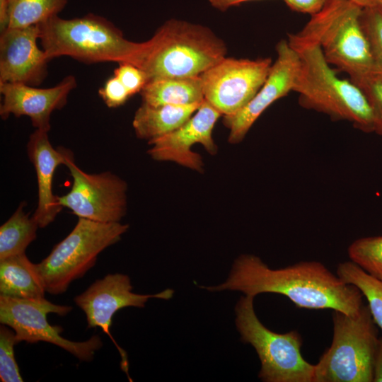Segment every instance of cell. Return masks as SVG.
I'll list each match as a JSON object with an SVG mask.
<instances>
[{
    "label": "cell",
    "mask_w": 382,
    "mask_h": 382,
    "mask_svg": "<svg viewBox=\"0 0 382 382\" xmlns=\"http://www.w3.org/2000/svg\"><path fill=\"white\" fill-rule=\"evenodd\" d=\"M46 292L36 264L25 253L0 260V295L37 300Z\"/></svg>",
    "instance_id": "d6986e66"
},
{
    "label": "cell",
    "mask_w": 382,
    "mask_h": 382,
    "mask_svg": "<svg viewBox=\"0 0 382 382\" xmlns=\"http://www.w3.org/2000/svg\"><path fill=\"white\" fill-rule=\"evenodd\" d=\"M253 296L244 295L235 306V323L241 340L256 351L261 363L258 374L264 382H313L315 365L301 352L302 339L292 330L274 332L257 318Z\"/></svg>",
    "instance_id": "52a82bcc"
},
{
    "label": "cell",
    "mask_w": 382,
    "mask_h": 382,
    "mask_svg": "<svg viewBox=\"0 0 382 382\" xmlns=\"http://www.w3.org/2000/svg\"><path fill=\"white\" fill-rule=\"evenodd\" d=\"M69 0H8V28L40 24L58 14Z\"/></svg>",
    "instance_id": "603a6c76"
},
{
    "label": "cell",
    "mask_w": 382,
    "mask_h": 382,
    "mask_svg": "<svg viewBox=\"0 0 382 382\" xmlns=\"http://www.w3.org/2000/svg\"><path fill=\"white\" fill-rule=\"evenodd\" d=\"M350 1L362 8L376 6L378 4V0H346Z\"/></svg>",
    "instance_id": "836d02e7"
},
{
    "label": "cell",
    "mask_w": 382,
    "mask_h": 382,
    "mask_svg": "<svg viewBox=\"0 0 382 382\" xmlns=\"http://www.w3.org/2000/svg\"><path fill=\"white\" fill-rule=\"evenodd\" d=\"M21 202L11 216L0 227V260L25 253L28 246L37 238L40 228L33 216L23 211Z\"/></svg>",
    "instance_id": "44dd1931"
},
{
    "label": "cell",
    "mask_w": 382,
    "mask_h": 382,
    "mask_svg": "<svg viewBox=\"0 0 382 382\" xmlns=\"http://www.w3.org/2000/svg\"><path fill=\"white\" fill-rule=\"evenodd\" d=\"M276 51L277 58L254 97L236 113L223 116V124L229 129L228 140L231 144L241 142L269 106L294 91L300 68L299 55L286 40L277 43Z\"/></svg>",
    "instance_id": "4fadbf2b"
},
{
    "label": "cell",
    "mask_w": 382,
    "mask_h": 382,
    "mask_svg": "<svg viewBox=\"0 0 382 382\" xmlns=\"http://www.w3.org/2000/svg\"><path fill=\"white\" fill-rule=\"evenodd\" d=\"M373 382H382V337H379L375 357Z\"/></svg>",
    "instance_id": "4dcf8cb0"
},
{
    "label": "cell",
    "mask_w": 382,
    "mask_h": 382,
    "mask_svg": "<svg viewBox=\"0 0 382 382\" xmlns=\"http://www.w3.org/2000/svg\"><path fill=\"white\" fill-rule=\"evenodd\" d=\"M27 153L37 176V205L33 215L40 228L53 222L62 207L53 193V178L56 168L65 163V148L54 149L48 132L35 129L29 137Z\"/></svg>",
    "instance_id": "e0dca14e"
},
{
    "label": "cell",
    "mask_w": 382,
    "mask_h": 382,
    "mask_svg": "<svg viewBox=\"0 0 382 382\" xmlns=\"http://www.w3.org/2000/svg\"><path fill=\"white\" fill-rule=\"evenodd\" d=\"M336 274L346 284L359 289L368 301L376 325L382 330V281L371 276L351 260L340 263Z\"/></svg>",
    "instance_id": "7402d4cb"
},
{
    "label": "cell",
    "mask_w": 382,
    "mask_h": 382,
    "mask_svg": "<svg viewBox=\"0 0 382 382\" xmlns=\"http://www.w3.org/2000/svg\"><path fill=\"white\" fill-rule=\"evenodd\" d=\"M378 5L382 8V0H378Z\"/></svg>",
    "instance_id": "e575fe53"
},
{
    "label": "cell",
    "mask_w": 382,
    "mask_h": 382,
    "mask_svg": "<svg viewBox=\"0 0 382 382\" xmlns=\"http://www.w3.org/2000/svg\"><path fill=\"white\" fill-rule=\"evenodd\" d=\"M221 114L205 100L183 125L164 136L149 141L150 156L156 161H173L187 168L202 173L201 156L192 151L194 144H202L212 155L217 152L212 138L214 125Z\"/></svg>",
    "instance_id": "5bb4252c"
},
{
    "label": "cell",
    "mask_w": 382,
    "mask_h": 382,
    "mask_svg": "<svg viewBox=\"0 0 382 382\" xmlns=\"http://www.w3.org/2000/svg\"><path fill=\"white\" fill-rule=\"evenodd\" d=\"M347 252L352 262L382 281V236L358 238L350 244Z\"/></svg>",
    "instance_id": "cb8c5ba5"
},
{
    "label": "cell",
    "mask_w": 382,
    "mask_h": 382,
    "mask_svg": "<svg viewBox=\"0 0 382 382\" xmlns=\"http://www.w3.org/2000/svg\"><path fill=\"white\" fill-rule=\"evenodd\" d=\"M211 5L220 11H224L233 6L238 5L241 3L254 0H208Z\"/></svg>",
    "instance_id": "d6a6232c"
},
{
    "label": "cell",
    "mask_w": 382,
    "mask_h": 382,
    "mask_svg": "<svg viewBox=\"0 0 382 382\" xmlns=\"http://www.w3.org/2000/svg\"><path fill=\"white\" fill-rule=\"evenodd\" d=\"M73 179L71 190L57 196L58 204L79 218L101 223L120 222L127 211L126 182L110 171L88 173L65 149V163Z\"/></svg>",
    "instance_id": "30bf717a"
},
{
    "label": "cell",
    "mask_w": 382,
    "mask_h": 382,
    "mask_svg": "<svg viewBox=\"0 0 382 382\" xmlns=\"http://www.w3.org/2000/svg\"><path fill=\"white\" fill-rule=\"evenodd\" d=\"M364 93L372 110L374 132L382 137V79L369 75L354 82Z\"/></svg>",
    "instance_id": "4316f807"
},
{
    "label": "cell",
    "mask_w": 382,
    "mask_h": 382,
    "mask_svg": "<svg viewBox=\"0 0 382 382\" xmlns=\"http://www.w3.org/2000/svg\"><path fill=\"white\" fill-rule=\"evenodd\" d=\"M128 228V224L120 222L79 218L73 230L36 264L46 292L64 293L73 281L83 277L95 265L98 255L117 243Z\"/></svg>",
    "instance_id": "ba28073f"
},
{
    "label": "cell",
    "mask_w": 382,
    "mask_h": 382,
    "mask_svg": "<svg viewBox=\"0 0 382 382\" xmlns=\"http://www.w3.org/2000/svg\"><path fill=\"white\" fill-rule=\"evenodd\" d=\"M173 294L171 289L154 294L134 293L129 276L114 273L96 280L83 292L76 296L74 301L84 312L88 328H100L111 339L120 354L121 369L127 375L129 381H132L129 374L127 354L118 345L110 332L112 318L122 308H144L151 298L169 300Z\"/></svg>",
    "instance_id": "7c38bea8"
},
{
    "label": "cell",
    "mask_w": 382,
    "mask_h": 382,
    "mask_svg": "<svg viewBox=\"0 0 382 382\" xmlns=\"http://www.w3.org/2000/svg\"><path fill=\"white\" fill-rule=\"evenodd\" d=\"M139 65L148 81L200 76L226 57L225 42L199 24L170 19L145 41Z\"/></svg>",
    "instance_id": "277c9868"
},
{
    "label": "cell",
    "mask_w": 382,
    "mask_h": 382,
    "mask_svg": "<svg viewBox=\"0 0 382 382\" xmlns=\"http://www.w3.org/2000/svg\"><path fill=\"white\" fill-rule=\"evenodd\" d=\"M18 344L14 330L1 324L0 326V381L22 382L15 355L14 346Z\"/></svg>",
    "instance_id": "484cf974"
},
{
    "label": "cell",
    "mask_w": 382,
    "mask_h": 382,
    "mask_svg": "<svg viewBox=\"0 0 382 382\" xmlns=\"http://www.w3.org/2000/svg\"><path fill=\"white\" fill-rule=\"evenodd\" d=\"M114 70L115 76L129 92L130 95L141 93L148 82L145 72L131 63H120Z\"/></svg>",
    "instance_id": "83f0119b"
},
{
    "label": "cell",
    "mask_w": 382,
    "mask_h": 382,
    "mask_svg": "<svg viewBox=\"0 0 382 382\" xmlns=\"http://www.w3.org/2000/svg\"><path fill=\"white\" fill-rule=\"evenodd\" d=\"M361 21L374 62L371 75L382 79V8L378 4L364 8Z\"/></svg>",
    "instance_id": "d4e9b609"
},
{
    "label": "cell",
    "mask_w": 382,
    "mask_h": 382,
    "mask_svg": "<svg viewBox=\"0 0 382 382\" xmlns=\"http://www.w3.org/2000/svg\"><path fill=\"white\" fill-rule=\"evenodd\" d=\"M287 40L300 59L294 91L299 94L301 105L347 121L364 132H374L372 110L364 91L337 75L316 42L297 33L289 34Z\"/></svg>",
    "instance_id": "7a4b0ae2"
},
{
    "label": "cell",
    "mask_w": 382,
    "mask_h": 382,
    "mask_svg": "<svg viewBox=\"0 0 382 382\" xmlns=\"http://www.w3.org/2000/svg\"><path fill=\"white\" fill-rule=\"evenodd\" d=\"M362 8L346 0H328L297 34L316 42L330 65L353 82L372 74L374 62L361 25Z\"/></svg>",
    "instance_id": "5b68a950"
},
{
    "label": "cell",
    "mask_w": 382,
    "mask_h": 382,
    "mask_svg": "<svg viewBox=\"0 0 382 382\" xmlns=\"http://www.w3.org/2000/svg\"><path fill=\"white\" fill-rule=\"evenodd\" d=\"M72 307L51 303L45 298L23 299L0 295V323L12 328L18 342H46L55 345L83 361H91L95 352L103 346L98 335L83 342L71 341L61 336L63 328L51 325L48 313L64 316Z\"/></svg>",
    "instance_id": "9c48e42d"
},
{
    "label": "cell",
    "mask_w": 382,
    "mask_h": 382,
    "mask_svg": "<svg viewBox=\"0 0 382 382\" xmlns=\"http://www.w3.org/2000/svg\"><path fill=\"white\" fill-rule=\"evenodd\" d=\"M38 25L8 28L0 35V83L40 86L50 61L37 46Z\"/></svg>",
    "instance_id": "9a60e30c"
},
{
    "label": "cell",
    "mask_w": 382,
    "mask_h": 382,
    "mask_svg": "<svg viewBox=\"0 0 382 382\" xmlns=\"http://www.w3.org/2000/svg\"><path fill=\"white\" fill-rule=\"evenodd\" d=\"M98 95L110 108L124 105L132 96L122 82L113 76L98 90Z\"/></svg>",
    "instance_id": "f1b7e54d"
},
{
    "label": "cell",
    "mask_w": 382,
    "mask_h": 382,
    "mask_svg": "<svg viewBox=\"0 0 382 382\" xmlns=\"http://www.w3.org/2000/svg\"><path fill=\"white\" fill-rule=\"evenodd\" d=\"M272 63L269 57H225L200 75L204 100L223 116L236 113L257 93Z\"/></svg>",
    "instance_id": "8fae6325"
},
{
    "label": "cell",
    "mask_w": 382,
    "mask_h": 382,
    "mask_svg": "<svg viewBox=\"0 0 382 382\" xmlns=\"http://www.w3.org/2000/svg\"><path fill=\"white\" fill-rule=\"evenodd\" d=\"M293 11L313 16L318 13L328 0H284Z\"/></svg>",
    "instance_id": "f546056e"
},
{
    "label": "cell",
    "mask_w": 382,
    "mask_h": 382,
    "mask_svg": "<svg viewBox=\"0 0 382 382\" xmlns=\"http://www.w3.org/2000/svg\"><path fill=\"white\" fill-rule=\"evenodd\" d=\"M332 343L315 365L313 382H373L378 340L368 306L354 315L332 311Z\"/></svg>",
    "instance_id": "8992f818"
},
{
    "label": "cell",
    "mask_w": 382,
    "mask_h": 382,
    "mask_svg": "<svg viewBox=\"0 0 382 382\" xmlns=\"http://www.w3.org/2000/svg\"><path fill=\"white\" fill-rule=\"evenodd\" d=\"M76 86V79L73 75L66 76L56 86L47 88L0 83V116L2 120L11 115L16 117L28 116L35 129L49 132L52 112L66 105L69 93Z\"/></svg>",
    "instance_id": "2e32d148"
},
{
    "label": "cell",
    "mask_w": 382,
    "mask_h": 382,
    "mask_svg": "<svg viewBox=\"0 0 382 382\" xmlns=\"http://www.w3.org/2000/svg\"><path fill=\"white\" fill-rule=\"evenodd\" d=\"M140 93L143 103L154 106L187 105L202 103L204 100L200 76L152 80Z\"/></svg>",
    "instance_id": "ffe728a7"
},
{
    "label": "cell",
    "mask_w": 382,
    "mask_h": 382,
    "mask_svg": "<svg viewBox=\"0 0 382 382\" xmlns=\"http://www.w3.org/2000/svg\"><path fill=\"white\" fill-rule=\"evenodd\" d=\"M200 287L211 291H237L253 296L277 294L299 308L331 309L348 315L357 314L364 305V296L357 286L346 284L318 261H301L274 270L259 257L243 254L235 260L224 282Z\"/></svg>",
    "instance_id": "6da1fadb"
},
{
    "label": "cell",
    "mask_w": 382,
    "mask_h": 382,
    "mask_svg": "<svg viewBox=\"0 0 382 382\" xmlns=\"http://www.w3.org/2000/svg\"><path fill=\"white\" fill-rule=\"evenodd\" d=\"M202 103L154 106L142 103L132 121L134 132L138 138L148 142L164 136L187 121Z\"/></svg>",
    "instance_id": "ac0fdd59"
},
{
    "label": "cell",
    "mask_w": 382,
    "mask_h": 382,
    "mask_svg": "<svg viewBox=\"0 0 382 382\" xmlns=\"http://www.w3.org/2000/svg\"><path fill=\"white\" fill-rule=\"evenodd\" d=\"M9 25L8 0H0V30L4 31Z\"/></svg>",
    "instance_id": "1f68e13d"
},
{
    "label": "cell",
    "mask_w": 382,
    "mask_h": 382,
    "mask_svg": "<svg viewBox=\"0 0 382 382\" xmlns=\"http://www.w3.org/2000/svg\"><path fill=\"white\" fill-rule=\"evenodd\" d=\"M38 25L39 40L50 60L66 56L88 64L117 62L139 66L146 46L145 42L126 39L113 23L95 13L69 19L55 16Z\"/></svg>",
    "instance_id": "3957f363"
}]
</instances>
